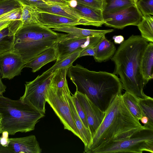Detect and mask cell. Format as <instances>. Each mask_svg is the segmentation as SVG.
Segmentation results:
<instances>
[{
  "label": "cell",
  "instance_id": "obj_4",
  "mask_svg": "<svg viewBox=\"0 0 153 153\" xmlns=\"http://www.w3.org/2000/svg\"><path fill=\"white\" fill-rule=\"evenodd\" d=\"M67 35L39 23L23 25L15 34L11 51L19 55L26 64L45 50L55 46Z\"/></svg>",
  "mask_w": 153,
  "mask_h": 153
},
{
  "label": "cell",
  "instance_id": "obj_30",
  "mask_svg": "<svg viewBox=\"0 0 153 153\" xmlns=\"http://www.w3.org/2000/svg\"><path fill=\"white\" fill-rule=\"evenodd\" d=\"M136 5L143 16L153 15V0H138Z\"/></svg>",
  "mask_w": 153,
  "mask_h": 153
},
{
  "label": "cell",
  "instance_id": "obj_13",
  "mask_svg": "<svg viewBox=\"0 0 153 153\" xmlns=\"http://www.w3.org/2000/svg\"><path fill=\"white\" fill-rule=\"evenodd\" d=\"M10 153H41L42 149L35 135L8 139Z\"/></svg>",
  "mask_w": 153,
  "mask_h": 153
},
{
  "label": "cell",
  "instance_id": "obj_14",
  "mask_svg": "<svg viewBox=\"0 0 153 153\" xmlns=\"http://www.w3.org/2000/svg\"><path fill=\"white\" fill-rule=\"evenodd\" d=\"M39 11L48 12L58 15L82 22L84 25H89L87 21L80 13L69 5H60L52 3L46 2L36 7Z\"/></svg>",
  "mask_w": 153,
  "mask_h": 153
},
{
  "label": "cell",
  "instance_id": "obj_46",
  "mask_svg": "<svg viewBox=\"0 0 153 153\" xmlns=\"http://www.w3.org/2000/svg\"></svg>",
  "mask_w": 153,
  "mask_h": 153
},
{
  "label": "cell",
  "instance_id": "obj_22",
  "mask_svg": "<svg viewBox=\"0 0 153 153\" xmlns=\"http://www.w3.org/2000/svg\"><path fill=\"white\" fill-rule=\"evenodd\" d=\"M17 31L8 25L0 30V55L11 51Z\"/></svg>",
  "mask_w": 153,
  "mask_h": 153
},
{
  "label": "cell",
  "instance_id": "obj_12",
  "mask_svg": "<svg viewBox=\"0 0 153 153\" xmlns=\"http://www.w3.org/2000/svg\"><path fill=\"white\" fill-rule=\"evenodd\" d=\"M25 63L17 54L10 51L0 55V74L9 79L20 75Z\"/></svg>",
  "mask_w": 153,
  "mask_h": 153
},
{
  "label": "cell",
  "instance_id": "obj_19",
  "mask_svg": "<svg viewBox=\"0 0 153 153\" xmlns=\"http://www.w3.org/2000/svg\"><path fill=\"white\" fill-rule=\"evenodd\" d=\"M116 51L114 44L107 39L104 35L96 45L95 53L93 57L97 62L106 61L111 58Z\"/></svg>",
  "mask_w": 153,
  "mask_h": 153
},
{
  "label": "cell",
  "instance_id": "obj_44",
  "mask_svg": "<svg viewBox=\"0 0 153 153\" xmlns=\"http://www.w3.org/2000/svg\"><path fill=\"white\" fill-rule=\"evenodd\" d=\"M138 0H134L135 1L137 2L138 1Z\"/></svg>",
  "mask_w": 153,
  "mask_h": 153
},
{
  "label": "cell",
  "instance_id": "obj_35",
  "mask_svg": "<svg viewBox=\"0 0 153 153\" xmlns=\"http://www.w3.org/2000/svg\"><path fill=\"white\" fill-rule=\"evenodd\" d=\"M21 4L30 5L37 7L46 2L42 0H17Z\"/></svg>",
  "mask_w": 153,
  "mask_h": 153
},
{
  "label": "cell",
  "instance_id": "obj_32",
  "mask_svg": "<svg viewBox=\"0 0 153 153\" xmlns=\"http://www.w3.org/2000/svg\"><path fill=\"white\" fill-rule=\"evenodd\" d=\"M21 15L22 8L21 7L13 10L0 16V21L21 20Z\"/></svg>",
  "mask_w": 153,
  "mask_h": 153
},
{
  "label": "cell",
  "instance_id": "obj_25",
  "mask_svg": "<svg viewBox=\"0 0 153 153\" xmlns=\"http://www.w3.org/2000/svg\"><path fill=\"white\" fill-rule=\"evenodd\" d=\"M82 51L81 50H78L57 59L54 64L42 74L54 71L58 69L69 68L73 65V62L79 58L80 54Z\"/></svg>",
  "mask_w": 153,
  "mask_h": 153
},
{
  "label": "cell",
  "instance_id": "obj_6",
  "mask_svg": "<svg viewBox=\"0 0 153 153\" xmlns=\"http://www.w3.org/2000/svg\"><path fill=\"white\" fill-rule=\"evenodd\" d=\"M144 151L153 153V128L146 126L129 137L101 144L90 153H142Z\"/></svg>",
  "mask_w": 153,
  "mask_h": 153
},
{
  "label": "cell",
  "instance_id": "obj_11",
  "mask_svg": "<svg viewBox=\"0 0 153 153\" xmlns=\"http://www.w3.org/2000/svg\"><path fill=\"white\" fill-rule=\"evenodd\" d=\"M75 94L85 113L92 137L102 122L105 112L101 110L85 95L76 91Z\"/></svg>",
  "mask_w": 153,
  "mask_h": 153
},
{
  "label": "cell",
  "instance_id": "obj_18",
  "mask_svg": "<svg viewBox=\"0 0 153 153\" xmlns=\"http://www.w3.org/2000/svg\"><path fill=\"white\" fill-rule=\"evenodd\" d=\"M55 46L47 49L37 55L27 63L24 68H31L32 71L35 72L47 63L56 60L58 55Z\"/></svg>",
  "mask_w": 153,
  "mask_h": 153
},
{
  "label": "cell",
  "instance_id": "obj_43",
  "mask_svg": "<svg viewBox=\"0 0 153 153\" xmlns=\"http://www.w3.org/2000/svg\"><path fill=\"white\" fill-rule=\"evenodd\" d=\"M1 121H0V134H1Z\"/></svg>",
  "mask_w": 153,
  "mask_h": 153
},
{
  "label": "cell",
  "instance_id": "obj_34",
  "mask_svg": "<svg viewBox=\"0 0 153 153\" xmlns=\"http://www.w3.org/2000/svg\"><path fill=\"white\" fill-rule=\"evenodd\" d=\"M0 137V152L1 153H10L8 147V133L3 132Z\"/></svg>",
  "mask_w": 153,
  "mask_h": 153
},
{
  "label": "cell",
  "instance_id": "obj_40",
  "mask_svg": "<svg viewBox=\"0 0 153 153\" xmlns=\"http://www.w3.org/2000/svg\"><path fill=\"white\" fill-rule=\"evenodd\" d=\"M6 88V87L2 82L0 76V95H3L5 91Z\"/></svg>",
  "mask_w": 153,
  "mask_h": 153
},
{
  "label": "cell",
  "instance_id": "obj_20",
  "mask_svg": "<svg viewBox=\"0 0 153 153\" xmlns=\"http://www.w3.org/2000/svg\"><path fill=\"white\" fill-rule=\"evenodd\" d=\"M74 9L81 14L87 21L89 25L98 27L104 24L102 10L86 7L78 3Z\"/></svg>",
  "mask_w": 153,
  "mask_h": 153
},
{
  "label": "cell",
  "instance_id": "obj_23",
  "mask_svg": "<svg viewBox=\"0 0 153 153\" xmlns=\"http://www.w3.org/2000/svg\"><path fill=\"white\" fill-rule=\"evenodd\" d=\"M136 4L134 0H103V14L114 13Z\"/></svg>",
  "mask_w": 153,
  "mask_h": 153
},
{
  "label": "cell",
  "instance_id": "obj_39",
  "mask_svg": "<svg viewBox=\"0 0 153 153\" xmlns=\"http://www.w3.org/2000/svg\"><path fill=\"white\" fill-rule=\"evenodd\" d=\"M11 21L10 20L0 21V30L7 27Z\"/></svg>",
  "mask_w": 153,
  "mask_h": 153
},
{
  "label": "cell",
  "instance_id": "obj_33",
  "mask_svg": "<svg viewBox=\"0 0 153 153\" xmlns=\"http://www.w3.org/2000/svg\"><path fill=\"white\" fill-rule=\"evenodd\" d=\"M83 6L102 10L103 0H76Z\"/></svg>",
  "mask_w": 153,
  "mask_h": 153
},
{
  "label": "cell",
  "instance_id": "obj_17",
  "mask_svg": "<svg viewBox=\"0 0 153 153\" xmlns=\"http://www.w3.org/2000/svg\"><path fill=\"white\" fill-rule=\"evenodd\" d=\"M71 92L68 94V100L73 118L80 137V139L84 145V153H86L91 144L92 137L89 130L84 125L76 110Z\"/></svg>",
  "mask_w": 153,
  "mask_h": 153
},
{
  "label": "cell",
  "instance_id": "obj_10",
  "mask_svg": "<svg viewBox=\"0 0 153 153\" xmlns=\"http://www.w3.org/2000/svg\"><path fill=\"white\" fill-rule=\"evenodd\" d=\"M103 35L74 38L60 41L55 46L58 55L57 59L77 50L83 51L88 47L95 45Z\"/></svg>",
  "mask_w": 153,
  "mask_h": 153
},
{
  "label": "cell",
  "instance_id": "obj_38",
  "mask_svg": "<svg viewBox=\"0 0 153 153\" xmlns=\"http://www.w3.org/2000/svg\"><path fill=\"white\" fill-rule=\"evenodd\" d=\"M112 38L116 44H120L124 41V38L122 35L115 36Z\"/></svg>",
  "mask_w": 153,
  "mask_h": 153
},
{
  "label": "cell",
  "instance_id": "obj_27",
  "mask_svg": "<svg viewBox=\"0 0 153 153\" xmlns=\"http://www.w3.org/2000/svg\"><path fill=\"white\" fill-rule=\"evenodd\" d=\"M21 20L23 25L34 23H39L38 18L39 11L36 7L21 4Z\"/></svg>",
  "mask_w": 153,
  "mask_h": 153
},
{
  "label": "cell",
  "instance_id": "obj_31",
  "mask_svg": "<svg viewBox=\"0 0 153 153\" xmlns=\"http://www.w3.org/2000/svg\"><path fill=\"white\" fill-rule=\"evenodd\" d=\"M77 112L85 126L89 129L88 126L84 111L76 94L72 95Z\"/></svg>",
  "mask_w": 153,
  "mask_h": 153
},
{
  "label": "cell",
  "instance_id": "obj_16",
  "mask_svg": "<svg viewBox=\"0 0 153 153\" xmlns=\"http://www.w3.org/2000/svg\"><path fill=\"white\" fill-rule=\"evenodd\" d=\"M51 29L54 31L67 33L66 36L64 39L102 35L112 32L114 30L113 29L97 30L83 29L77 27L75 26L56 27Z\"/></svg>",
  "mask_w": 153,
  "mask_h": 153
},
{
  "label": "cell",
  "instance_id": "obj_28",
  "mask_svg": "<svg viewBox=\"0 0 153 153\" xmlns=\"http://www.w3.org/2000/svg\"><path fill=\"white\" fill-rule=\"evenodd\" d=\"M138 103L142 111L143 116L147 117L149 120L148 124L145 126L153 128V98L147 96L143 98L138 99Z\"/></svg>",
  "mask_w": 153,
  "mask_h": 153
},
{
  "label": "cell",
  "instance_id": "obj_5",
  "mask_svg": "<svg viewBox=\"0 0 153 153\" xmlns=\"http://www.w3.org/2000/svg\"><path fill=\"white\" fill-rule=\"evenodd\" d=\"M45 114L20 99L11 100L0 95L1 133L14 135L33 130Z\"/></svg>",
  "mask_w": 153,
  "mask_h": 153
},
{
  "label": "cell",
  "instance_id": "obj_29",
  "mask_svg": "<svg viewBox=\"0 0 153 153\" xmlns=\"http://www.w3.org/2000/svg\"><path fill=\"white\" fill-rule=\"evenodd\" d=\"M21 7L17 0H3L0 1V16L14 9Z\"/></svg>",
  "mask_w": 153,
  "mask_h": 153
},
{
  "label": "cell",
  "instance_id": "obj_7",
  "mask_svg": "<svg viewBox=\"0 0 153 153\" xmlns=\"http://www.w3.org/2000/svg\"><path fill=\"white\" fill-rule=\"evenodd\" d=\"M70 92L68 85L59 88L51 80L46 102L59 118L64 125V129L70 131L80 139L68 103V96Z\"/></svg>",
  "mask_w": 153,
  "mask_h": 153
},
{
  "label": "cell",
  "instance_id": "obj_9",
  "mask_svg": "<svg viewBox=\"0 0 153 153\" xmlns=\"http://www.w3.org/2000/svg\"><path fill=\"white\" fill-rule=\"evenodd\" d=\"M142 17L136 4L114 13L103 14L106 26L118 29L128 25L137 26Z\"/></svg>",
  "mask_w": 153,
  "mask_h": 153
},
{
  "label": "cell",
  "instance_id": "obj_21",
  "mask_svg": "<svg viewBox=\"0 0 153 153\" xmlns=\"http://www.w3.org/2000/svg\"><path fill=\"white\" fill-rule=\"evenodd\" d=\"M153 43L149 42L143 54L141 69L144 82L146 85L153 78Z\"/></svg>",
  "mask_w": 153,
  "mask_h": 153
},
{
  "label": "cell",
  "instance_id": "obj_2",
  "mask_svg": "<svg viewBox=\"0 0 153 153\" xmlns=\"http://www.w3.org/2000/svg\"><path fill=\"white\" fill-rule=\"evenodd\" d=\"M67 74L76 91L85 94L105 112L123 88L120 78L114 73L90 71L79 64L69 67Z\"/></svg>",
  "mask_w": 153,
  "mask_h": 153
},
{
  "label": "cell",
  "instance_id": "obj_26",
  "mask_svg": "<svg viewBox=\"0 0 153 153\" xmlns=\"http://www.w3.org/2000/svg\"><path fill=\"white\" fill-rule=\"evenodd\" d=\"M141 36L148 42H153V16L151 15L143 16L137 25Z\"/></svg>",
  "mask_w": 153,
  "mask_h": 153
},
{
  "label": "cell",
  "instance_id": "obj_41",
  "mask_svg": "<svg viewBox=\"0 0 153 153\" xmlns=\"http://www.w3.org/2000/svg\"><path fill=\"white\" fill-rule=\"evenodd\" d=\"M77 2L76 0H70L68 5L71 8H74L77 5Z\"/></svg>",
  "mask_w": 153,
  "mask_h": 153
},
{
  "label": "cell",
  "instance_id": "obj_45",
  "mask_svg": "<svg viewBox=\"0 0 153 153\" xmlns=\"http://www.w3.org/2000/svg\"><path fill=\"white\" fill-rule=\"evenodd\" d=\"M2 0H0V1H1Z\"/></svg>",
  "mask_w": 153,
  "mask_h": 153
},
{
  "label": "cell",
  "instance_id": "obj_15",
  "mask_svg": "<svg viewBox=\"0 0 153 153\" xmlns=\"http://www.w3.org/2000/svg\"><path fill=\"white\" fill-rule=\"evenodd\" d=\"M38 18L39 23L51 28L64 26L84 25L80 21L44 12L39 11Z\"/></svg>",
  "mask_w": 153,
  "mask_h": 153
},
{
  "label": "cell",
  "instance_id": "obj_8",
  "mask_svg": "<svg viewBox=\"0 0 153 153\" xmlns=\"http://www.w3.org/2000/svg\"><path fill=\"white\" fill-rule=\"evenodd\" d=\"M54 72L42 74L26 82L24 94L19 99L45 114L47 95Z\"/></svg>",
  "mask_w": 153,
  "mask_h": 153
},
{
  "label": "cell",
  "instance_id": "obj_1",
  "mask_svg": "<svg viewBox=\"0 0 153 153\" xmlns=\"http://www.w3.org/2000/svg\"><path fill=\"white\" fill-rule=\"evenodd\" d=\"M148 44L140 35H132L122 42L111 58L123 88L138 99L147 96L143 92L145 84L141 69L142 57Z\"/></svg>",
  "mask_w": 153,
  "mask_h": 153
},
{
  "label": "cell",
  "instance_id": "obj_42",
  "mask_svg": "<svg viewBox=\"0 0 153 153\" xmlns=\"http://www.w3.org/2000/svg\"><path fill=\"white\" fill-rule=\"evenodd\" d=\"M141 122L145 125H147L149 122V120L148 118L145 116H143L140 120Z\"/></svg>",
  "mask_w": 153,
  "mask_h": 153
},
{
  "label": "cell",
  "instance_id": "obj_37",
  "mask_svg": "<svg viewBox=\"0 0 153 153\" xmlns=\"http://www.w3.org/2000/svg\"><path fill=\"white\" fill-rule=\"evenodd\" d=\"M45 2L52 3L60 5H68L70 0H42Z\"/></svg>",
  "mask_w": 153,
  "mask_h": 153
},
{
  "label": "cell",
  "instance_id": "obj_3",
  "mask_svg": "<svg viewBox=\"0 0 153 153\" xmlns=\"http://www.w3.org/2000/svg\"><path fill=\"white\" fill-rule=\"evenodd\" d=\"M117 95L105 111L104 117L92 137L86 153L105 143L129 137L145 127L129 111L123 99Z\"/></svg>",
  "mask_w": 153,
  "mask_h": 153
},
{
  "label": "cell",
  "instance_id": "obj_24",
  "mask_svg": "<svg viewBox=\"0 0 153 153\" xmlns=\"http://www.w3.org/2000/svg\"><path fill=\"white\" fill-rule=\"evenodd\" d=\"M123 102L129 111L138 121L143 117L138 103V99L132 94L126 91L122 95Z\"/></svg>",
  "mask_w": 153,
  "mask_h": 153
},
{
  "label": "cell",
  "instance_id": "obj_36",
  "mask_svg": "<svg viewBox=\"0 0 153 153\" xmlns=\"http://www.w3.org/2000/svg\"><path fill=\"white\" fill-rule=\"evenodd\" d=\"M96 50V45L88 47L83 51L80 53L79 58L86 56H94L95 54Z\"/></svg>",
  "mask_w": 153,
  "mask_h": 153
}]
</instances>
